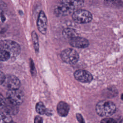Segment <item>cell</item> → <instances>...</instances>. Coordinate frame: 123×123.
<instances>
[{
    "label": "cell",
    "instance_id": "6da1fadb",
    "mask_svg": "<svg viewBox=\"0 0 123 123\" xmlns=\"http://www.w3.org/2000/svg\"><path fill=\"white\" fill-rule=\"evenodd\" d=\"M95 109L98 115L102 117H108L115 113L116 107L113 102L103 100L100 101L96 104Z\"/></svg>",
    "mask_w": 123,
    "mask_h": 123
},
{
    "label": "cell",
    "instance_id": "7a4b0ae2",
    "mask_svg": "<svg viewBox=\"0 0 123 123\" xmlns=\"http://www.w3.org/2000/svg\"><path fill=\"white\" fill-rule=\"evenodd\" d=\"M0 49L8 52L11 56H16L19 55L21 51L19 45L16 42L6 39L0 41Z\"/></svg>",
    "mask_w": 123,
    "mask_h": 123
},
{
    "label": "cell",
    "instance_id": "3957f363",
    "mask_svg": "<svg viewBox=\"0 0 123 123\" xmlns=\"http://www.w3.org/2000/svg\"><path fill=\"white\" fill-rule=\"evenodd\" d=\"M72 18L77 23L86 24L90 22L92 20V15L88 11L78 9L73 12Z\"/></svg>",
    "mask_w": 123,
    "mask_h": 123
},
{
    "label": "cell",
    "instance_id": "277c9868",
    "mask_svg": "<svg viewBox=\"0 0 123 123\" xmlns=\"http://www.w3.org/2000/svg\"><path fill=\"white\" fill-rule=\"evenodd\" d=\"M62 60L68 64H74L78 60L79 54L74 49L68 48L62 51L61 54Z\"/></svg>",
    "mask_w": 123,
    "mask_h": 123
},
{
    "label": "cell",
    "instance_id": "5b68a950",
    "mask_svg": "<svg viewBox=\"0 0 123 123\" xmlns=\"http://www.w3.org/2000/svg\"><path fill=\"white\" fill-rule=\"evenodd\" d=\"M7 99L16 105H19L22 103L24 99V94L19 89L9 90L6 94Z\"/></svg>",
    "mask_w": 123,
    "mask_h": 123
},
{
    "label": "cell",
    "instance_id": "8992f818",
    "mask_svg": "<svg viewBox=\"0 0 123 123\" xmlns=\"http://www.w3.org/2000/svg\"><path fill=\"white\" fill-rule=\"evenodd\" d=\"M2 85L8 90H12L19 89L21 84L17 77L12 75H8L5 76Z\"/></svg>",
    "mask_w": 123,
    "mask_h": 123
},
{
    "label": "cell",
    "instance_id": "52a82bcc",
    "mask_svg": "<svg viewBox=\"0 0 123 123\" xmlns=\"http://www.w3.org/2000/svg\"><path fill=\"white\" fill-rule=\"evenodd\" d=\"M74 77L77 81L82 83H88L92 81L93 76L88 71L84 70H78L74 73Z\"/></svg>",
    "mask_w": 123,
    "mask_h": 123
},
{
    "label": "cell",
    "instance_id": "ba28073f",
    "mask_svg": "<svg viewBox=\"0 0 123 123\" xmlns=\"http://www.w3.org/2000/svg\"><path fill=\"white\" fill-rule=\"evenodd\" d=\"M37 27L38 31L45 35L47 30V19L43 11H41L39 13L37 20Z\"/></svg>",
    "mask_w": 123,
    "mask_h": 123
},
{
    "label": "cell",
    "instance_id": "9c48e42d",
    "mask_svg": "<svg viewBox=\"0 0 123 123\" xmlns=\"http://www.w3.org/2000/svg\"><path fill=\"white\" fill-rule=\"evenodd\" d=\"M60 3L74 12L83 5L84 0H60Z\"/></svg>",
    "mask_w": 123,
    "mask_h": 123
},
{
    "label": "cell",
    "instance_id": "30bf717a",
    "mask_svg": "<svg viewBox=\"0 0 123 123\" xmlns=\"http://www.w3.org/2000/svg\"><path fill=\"white\" fill-rule=\"evenodd\" d=\"M69 43L72 47L77 48H85L89 45L87 39L77 36L69 39Z\"/></svg>",
    "mask_w": 123,
    "mask_h": 123
},
{
    "label": "cell",
    "instance_id": "8fae6325",
    "mask_svg": "<svg viewBox=\"0 0 123 123\" xmlns=\"http://www.w3.org/2000/svg\"><path fill=\"white\" fill-rule=\"evenodd\" d=\"M72 12L73 11L60 3L54 9V13L56 15L58 16L67 15Z\"/></svg>",
    "mask_w": 123,
    "mask_h": 123
},
{
    "label": "cell",
    "instance_id": "7c38bea8",
    "mask_svg": "<svg viewBox=\"0 0 123 123\" xmlns=\"http://www.w3.org/2000/svg\"><path fill=\"white\" fill-rule=\"evenodd\" d=\"M2 109L10 115H14L16 114L18 111L17 105L13 104L7 99H5V102Z\"/></svg>",
    "mask_w": 123,
    "mask_h": 123
},
{
    "label": "cell",
    "instance_id": "4fadbf2b",
    "mask_svg": "<svg viewBox=\"0 0 123 123\" xmlns=\"http://www.w3.org/2000/svg\"><path fill=\"white\" fill-rule=\"evenodd\" d=\"M70 106L65 102L60 101L57 105V111L59 115L62 117L66 116L69 112Z\"/></svg>",
    "mask_w": 123,
    "mask_h": 123
},
{
    "label": "cell",
    "instance_id": "5bb4252c",
    "mask_svg": "<svg viewBox=\"0 0 123 123\" xmlns=\"http://www.w3.org/2000/svg\"><path fill=\"white\" fill-rule=\"evenodd\" d=\"M104 4L108 7L113 8H121L123 7V1L121 0H104Z\"/></svg>",
    "mask_w": 123,
    "mask_h": 123
},
{
    "label": "cell",
    "instance_id": "9a60e30c",
    "mask_svg": "<svg viewBox=\"0 0 123 123\" xmlns=\"http://www.w3.org/2000/svg\"><path fill=\"white\" fill-rule=\"evenodd\" d=\"M36 110L37 112L41 115L46 114L49 116L52 115L51 111L46 109L42 102H39L36 104Z\"/></svg>",
    "mask_w": 123,
    "mask_h": 123
},
{
    "label": "cell",
    "instance_id": "2e32d148",
    "mask_svg": "<svg viewBox=\"0 0 123 123\" xmlns=\"http://www.w3.org/2000/svg\"><path fill=\"white\" fill-rule=\"evenodd\" d=\"M12 122L10 114L0 109V123H11Z\"/></svg>",
    "mask_w": 123,
    "mask_h": 123
},
{
    "label": "cell",
    "instance_id": "e0dca14e",
    "mask_svg": "<svg viewBox=\"0 0 123 123\" xmlns=\"http://www.w3.org/2000/svg\"><path fill=\"white\" fill-rule=\"evenodd\" d=\"M62 36L64 38L70 39L71 38L77 36V33L74 29L71 28H66L63 30Z\"/></svg>",
    "mask_w": 123,
    "mask_h": 123
},
{
    "label": "cell",
    "instance_id": "ac0fdd59",
    "mask_svg": "<svg viewBox=\"0 0 123 123\" xmlns=\"http://www.w3.org/2000/svg\"><path fill=\"white\" fill-rule=\"evenodd\" d=\"M32 39L34 47V49L36 52H38L39 50V44H38V40L37 34L35 31H33L31 34Z\"/></svg>",
    "mask_w": 123,
    "mask_h": 123
},
{
    "label": "cell",
    "instance_id": "d6986e66",
    "mask_svg": "<svg viewBox=\"0 0 123 123\" xmlns=\"http://www.w3.org/2000/svg\"><path fill=\"white\" fill-rule=\"evenodd\" d=\"M10 57V54L8 52L0 49V61H6Z\"/></svg>",
    "mask_w": 123,
    "mask_h": 123
},
{
    "label": "cell",
    "instance_id": "ffe728a7",
    "mask_svg": "<svg viewBox=\"0 0 123 123\" xmlns=\"http://www.w3.org/2000/svg\"><path fill=\"white\" fill-rule=\"evenodd\" d=\"M6 4L1 0H0V17L2 18L4 13L7 10Z\"/></svg>",
    "mask_w": 123,
    "mask_h": 123
},
{
    "label": "cell",
    "instance_id": "44dd1931",
    "mask_svg": "<svg viewBox=\"0 0 123 123\" xmlns=\"http://www.w3.org/2000/svg\"><path fill=\"white\" fill-rule=\"evenodd\" d=\"M100 123H117V122L112 118H105L101 121Z\"/></svg>",
    "mask_w": 123,
    "mask_h": 123
},
{
    "label": "cell",
    "instance_id": "7402d4cb",
    "mask_svg": "<svg viewBox=\"0 0 123 123\" xmlns=\"http://www.w3.org/2000/svg\"><path fill=\"white\" fill-rule=\"evenodd\" d=\"M5 102V98L0 93V109H2Z\"/></svg>",
    "mask_w": 123,
    "mask_h": 123
},
{
    "label": "cell",
    "instance_id": "603a6c76",
    "mask_svg": "<svg viewBox=\"0 0 123 123\" xmlns=\"http://www.w3.org/2000/svg\"><path fill=\"white\" fill-rule=\"evenodd\" d=\"M30 69H31V72L33 75L35 74H36V70H35V66L34 64V63L32 60H30Z\"/></svg>",
    "mask_w": 123,
    "mask_h": 123
},
{
    "label": "cell",
    "instance_id": "cb8c5ba5",
    "mask_svg": "<svg viewBox=\"0 0 123 123\" xmlns=\"http://www.w3.org/2000/svg\"><path fill=\"white\" fill-rule=\"evenodd\" d=\"M76 118H77L78 122H79L80 123H85L84 120L82 116L80 113H77L76 114Z\"/></svg>",
    "mask_w": 123,
    "mask_h": 123
},
{
    "label": "cell",
    "instance_id": "d4e9b609",
    "mask_svg": "<svg viewBox=\"0 0 123 123\" xmlns=\"http://www.w3.org/2000/svg\"><path fill=\"white\" fill-rule=\"evenodd\" d=\"M5 75L4 74V73L0 71V85H2L5 78Z\"/></svg>",
    "mask_w": 123,
    "mask_h": 123
},
{
    "label": "cell",
    "instance_id": "484cf974",
    "mask_svg": "<svg viewBox=\"0 0 123 123\" xmlns=\"http://www.w3.org/2000/svg\"><path fill=\"white\" fill-rule=\"evenodd\" d=\"M34 123H43V119L39 116H37L34 119Z\"/></svg>",
    "mask_w": 123,
    "mask_h": 123
},
{
    "label": "cell",
    "instance_id": "4316f807",
    "mask_svg": "<svg viewBox=\"0 0 123 123\" xmlns=\"http://www.w3.org/2000/svg\"><path fill=\"white\" fill-rule=\"evenodd\" d=\"M121 99H122V100H123V93L122 94V95H121Z\"/></svg>",
    "mask_w": 123,
    "mask_h": 123
},
{
    "label": "cell",
    "instance_id": "83f0119b",
    "mask_svg": "<svg viewBox=\"0 0 123 123\" xmlns=\"http://www.w3.org/2000/svg\"><path fill=\"white\" fill-rule=\"evenodd\" d=\"M119 123H123V121L122 120V121H121Z\"/></svg>",
    "mask_w": 123,
    "mask_h": 123
},
{
    "label": "cell",
    "instance_id": "f1b7e54d",
    "mask_svg": "<svg viewBox=\"0 0 123 123\" xmlns=\"http://www.w3.org/2000/svg\"><path fill=\"white\" fill-rule=\"evenodd\" d=\"M11 123H14V122H13L12 121V122Z\"/></svg>",
    "mask_w": 123,
    "mask_h": 123
},
{
    "label": "cell",
    "instance_id": "f546056e",
    "mask_svg": "<svg viewBox=\"0 0 123 123\" xmlns=\"http://www.w3.org/2000/svg\"><path fill=\"white\" fill-rule=\"evenodd\" d=\"M122 121H123V120H122Z\"/></svg>",
    "mask_w": 123,
    "mask_h": 123
}]
</instances>
